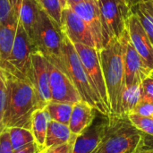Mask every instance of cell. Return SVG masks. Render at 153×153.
<instances>
[{
    "label": "cell",
    "instance_id": "1",
    "mask_svg": "<svg viewBox=\"0 0 153 153\" xmlns=\"http://www.w3.org/2000/svg\"><path fill=\"white\" fill-rule=\"evenodd\" d=\"M2 73L6 86L4 130L12 127L30 130L32 115L39 109L35 91L28 80L19 78L4 70Z\"/></svg>",
    "mask_w": 153,
    "mask_h": 153
},
{
    "label": "cell",
    "instance_id": "2",
    "mask_svg": "<svg viewBox=\"0 0 153 153\" xmlns=\"http://www.w3.org/2000/svg\"><path fill=\"white\" fill-rule=\"evenodd\" d=\"M100 57L107 87L110 116L122 117V95L126 87L123 48L120 39L114 38L100 50Z\"/></svg>",
    "mask_w": 153,
    "mask_h": 153
},
{
    "label": "cell",
    "instance_id": "3",
    "mask_svg": "<svg viewBox=\"0 0 153 153\" xmlns=\"http://www.w3.org/2000/svg\"><path fill=\"white\" fill-rule=\"evenodd\" d=\"M65 34L61 26L42 9L39 13L32 42L36 50L63 71V45Z\"/></svg>",
    "mask_w": 153,
    "mask_h": 153
},
{
    "label": "cell",
    "instance_id": "4",
    "mask_svg": "<svg viewBox=\"0 0 153 153\" xmlns=\"http://www.w3.org/2000/svg\"><path fill=\"white\" fill-rule=\"evenodd\" d=\"M63 72L73 82L82 100L96 108L99 113L109 117L108 111L105 108L90 83L83 65L74 44L65 35L63 45Z\"/></svg>",
    "mask_w": 153,
    "mask_h": 153
},
{
    "label": "cell",
    "instance_id": "5",
    "mask_svg": "<svg viewBox=\"0 0 153 153\" xmlns=\"http://www.w3.org/2000/svg\"><path fill=\"white\" fill-rule=\"evenodd\" d=\"M145 134L126 117H109V125L100 144L92 153H125L145 143Z\"/></svg>",
    "mask_w": 153,
    "mask_h": 153
},
{
    "label": "cell",
    "instance_id": "6",
    "mask_svg": "<svg viewBox=\"0 0 153 153\" xmlns=\"http://www.w3.org/2000/svg\"><path fill=\"white\" fill-rule=\"evenodd\" d=\"M106 38V45L114 38L120 39L126 30L132 7L125 0H98Z\"/></svg>",
    "mask_w": 153,
    "mask_h": 153
},
{
    "label": "cell",
    "instance_id": "7",
    "mask_svg": "<svg viewBox=\"0 0 153 153\" xmlns=\"http://www.w3.org/2000/svg\"><path fill=\"white\" fill-rule=\"evenodd\" d=\"M34 51L36 48L32 40L18 21L13 46L7 66L4 71L29 81L31 71V54Z\"/></svg>",
    "mask_w": 153,
    "mask_h": 153
},
{
    "label": "cell",
    "instance_id": "8",
    "mask_svg": "<svg viewBox=\"0 0 153 153\" xmlns=\"http://www.w3.org/2000/svg\"><path fill=\"white\" fill-rule=\"evenodd\" d=\"M74 46L81 58L94 92L110 116L109 101L100 63V50L82 44H74Z\"/></svg>",
    "mask_w": 153,
    "mask_h": 153
},
{
    "label": "cell",
    "instance_id": "9",
    "mask_svg": "<svg viewBox=\"0 0 153 153\" xmlns=\"http://www.w3.org/2000/svg\"><path fill=\"white\" fill-rule=\"evenodd\" d=\"M120 40L123 48L126 86L142 84L143 81L150 76L152 71L147 66L142 56L134 47L127 29L123 33Z\"/></svg>",
    "mask_w": 153,
    "mask_h": 153
},
{
    "label": "cell",
    "instance_id": "10",
    "mask_svg": "<svg viewBox=\"0 0 153 153\" xmlns=\"http://www.w3.org/2000/svg\"><path fill=\"white\" fill-rule=\"evenodd\" d=\"M48 61L39 51L31 54V71L29 82L31 83L38 100L39 109L51 101V93L49 86Z\"/></svg>",
    "mask_w": 153,
    "mask_h": 153
},
{
    "label": "cell",
    "instance_id": "11",
    "mask_svg": "<svg viewBox=\"0 0 153 153\" xmlns=\"http://www.w3.org/2000/svg\"><path fill=\"white\" fill-rule=\"evenodd\" d=\"M61 29L73 44H82L96 48L95 40L85 22L69 6L62 11Z\"/></svg>",
    "mask_w": 153,
    "mask_h": 153
},
{
    "label": "cell",
    "instance_id": "12",
    "mask_svg": "<svg viewBox=\"0 0 153 153\" xmlns=\"http://www.w3.org/2000/svg\"><path fill=\"white\" fill-rule=\"evenodd\" d=\"M49 86L51 101L75 104L82 100L76 87L70 78L59 68L48 62Z\"/></svg>",
    "mask_w": 153,
    "mask_h": 153
},
{
    "label": "cell",
    "instance_id": "13",
    "mask_svg": "<svg viewBox=\"0 0 153 153\" xmlns=\"http://www.w3.org/2000/svg\"><path fill=\"white\" fill-rule=\"evenodd\" d=\"M69 7H71L87 24L95 40L96 48L98 50L103 48L106 46V38L98 1L82 0Z\"/></svg>",
    "mask_w": 153,
    "mask_h": 153
},
{
    "label": "cell",
    "instance_id": "14",
    "mask_svg": "<svg viewBox=\"0 0 153 153\" xmlns=\"http://www.w3.org/2000/svg\"><path fill=\"white\" fill-rule=\"evenodd\" d=\"M109 125V117L100 113L93 123L76 136L73 153H92L100 144Z\"/></svg>",
    "mask_w": 153,
    "mask_h": 153
},
{
    "label": "cell",
    "instance_id": "15",
    "mask_svg": "<svg viewBox=\"0 0 153 153\" xmlns=\"http://www.w3.org/2000/svg\"><path fill=\"white\" fill-rule=\"evenodd\" d=\"M126 29L134 47L153 72V45L138 16L133 11L128 18Z\"/></svg>",
    "mask_w": 153,
    "mask_h": 153
},
{
    "label": "cell",
    "instance_id": "16",
    "mask_svg": "<svg viewBox=\"0 0 153 153\" xmlns=\"http://www.w3.org/2000/svg\"><path fill=\"white\" fill-rule=\"evenodd\" d=\"M12 8L18 21L32 40L40 6L37 0H10Z\"/></svg>",
    "mask_w": 153,
    "mask_h": 153
},
{
    "label": "cell",
    "instance_id": "17",
    "mask_svg": "<svg viewBox=\"0 0 153 153\" xmlns=\"http://www.w3.org/2000/svg\"><path fill=\"white\" fill-rule=\"evenodd\" d=\"M98 111L83 100L74 104L69 122V128L74 134H80L89 127L97 117Z\"/></svg>",
    "mask_w": 153,
    "mask_h": 153
},
{
    "label": "cell",
    "instance_id": "18",
    "mask_svg": "<svg viewBox=\"0 0 153 153\" xmlns=\"http://www.w3.org/2000/svg\"><path fill=\"white\" fill-rule=\"evenodd\" d=\"M18 19L0 23V69L4 70L13 46Z\"/></svg>",
    "mask_w": 153,
    "mask_h": 153
},
{
    "label": "cell",
    "instance_id": "19",
    "mask_svg": "<svg viewBox=\"0 0 153 153\" xmlns=\"http://www.w3.org/2000/svg\"><path fill=\"white\" fill-rule=\"evenodd\" d=\"M75 135L76 134H74L71 132L68 126L54 120H50L48 126L44 150L66 143Z\"/></svg>",
    "mask_w": 153,
    "mask_h": 153
},
{
    "label": "cell",
    "instance_id": "20",
    "mask_svg": "<svg viewBox=\"0 0 153 153\" xmlns=\"http://www.w3.org/2000/svg\"><path fill=\"white\" fill-rule=\"evenodd\" d=\"M50 117L48 112L43 109H37L31 118V133L35 138V142L44 150L45 140L48 131V123L50 121Z\"/></svg>",
    "mask_w": 153,
    "mask_h": 153
},
{
    "label": "cell",
    "instance_id": "21",
    "mask_svg": "<svg viewBox=\"0 0 153 153\" xmlns=\"http://www.w3.org/2000/svg\"><path fill=\"white\" fill-rule=\"evenodd\" d=\"M132 11L138 16L143 29L153 45V5L151 0H141Z\"/></svg>",
    "mask_w": 153,
    "mask_h": 153
},
{
    "label": "cell",
    "instance_id": "22",
    "mask_svg": "<svg viewBox=\"0 0 153 153\" xmlns=\"http://www.w3.org/2000/svg\"><path fill=\"white\" fill-rule=\"evenodd\" d=\"M143 96L142 84L126 86L122 95V117H126L127 115L134 112L136 105L139 103Z\"/></svg>",
    "mask_w": 153,
    "mask_h": 153
},
{
    "label": "cell",
    "instance_id": "23",
    "mask_svg": "<svg viewBox=\"0 0 153 153\" xmlns=\"http://www.w3.org/2000/svg\"><path fill=\"white\" fill-rule=\"evenodd\" d=\"M73 106L74 104L70 103L50 101L44 109L48 112L51 120L68 126L71 118Z\"/></svg>",
    "mask_w": 153,
    "mask_h": 153
},
{
    "label": "cell",
    "instance_id": "24",
    "mask_svg": "<svg viewBox=\"0 0 153 153\" xmlns=\"http://www.w3.org/2000/svg\"><path fill=\"white\" fill-rule=\"evenodd\" d=\"M10 140L13 152L19 151L35 143V138L30 130L22 127L9 128Z\"/></svg>",
    "mask_w": 153,
    "mask_h": 153
},
{
    "label": "cell",
    "instance_id": "25",
    "mask_svg": "<svg viewBox=\"0 0 153 153\" xmlns=\"http://www.w3.org/2000/svg\"><path fill=\"white\" fill-rule=\"evenodd\" d=\"M127 118L132 125L142 133L153 136V116L143 117L134 113L127 115Z\"/></svg>",
    "mask_w": 153,
    "mask_h": 153
},
{
    "label": "cell",
    "instance_id": "26",
    "mask_svg": "<svg viewBox=\"0 0 153 153\" xmlns=\"http://www.w3.org/2000/svg\"><path fill=\"white\" fill-rule=\"evenodd\" d=\"M37 1L40 8L60 25L62 11L64 9L60 0H37Z\"/></svg>",
    "mask_w": 153,
    "mask_h": 153
},
{
    "label": "cell",
    "instance_id": "27",
    "mask_svg": "<svg viewBox=\"0 0 153 153\" xmlns=\"http://www.w3.org/2000/svg\"><path fill=\"white\" fill-rule=\"evenodd\" d=\"M133 113L143 117L153 116V100L142 96L141 100L136 105Z\"/></svg>",
    "mask_w": 153,
    "mask_h": 153
},
{
    "label": "cell",
    "instance_id": "28",
    "mask_svg": "<svg viewBox=\"0 0 153 153\" xmlns=\"http://www.w3.org/2000/svg\"><path fill=\"white\" fill-rule=\"evenodd\" d=\"M16 18L10 0H0V23L8 22Z\"/></svg>",
    "mask_w": 153,
    "mask_h": 153
},
{
    "label": "cell",
    "instance_id": "29",
    "mask_svg": "<svg viewBox=\"0 0 153 153\" xmlns=\"http://www.w3.org/2000/svg\"><path fill=\"white\" fill-rule=\"evenodd\" d=\"M5 103H6V86H5L2 70L0 69V133L4 131L3 120H4V115L5 110Z\"/></svg>",
    "mask_w": 153,
    "mask_h": 153
},
{
    "label": "cell",
    "instance_id": "30",
    "mask_svg": "<svg viewBox=\"0 0 153 153\" xmlns=\"http://www.w3.org/2000/svg\"><path fill=\"white\" fill-rule=\"evenodd\" d=\"M76 136H74V138L69 141L66 143H64L62 145L59 146H56V147H51V148H48L45 149L43 151L44 153H73L74 151V143H75V139Z\"/></svg>",
    "mask_w": 153,
    "mask_h": 153
},
{
    "label": "cell",
    "instance_id": "31",
    "mask_svg": "<svg viewBox=\"0 0 153 153\" xmlns=\"http://www.w3.org/2000/svg\"><path fill=\"white\" fill-rule=\"evenodd\" d=\"M0 153H13L9 129H4L0 133Z\"/></svg>",
    "mask_w": 153,
    "mask_h": 153
},
{
    "label": "cell",
    "instance_id": "32",
    "mask_svg": "<svg viewBox=\"0 0 153 153\" xmlns=\"http://www.w3.org/2000/svg\"><path fill=\"white\" fill-rule=\"evenodd\" d=\"M142 90H143V96L153 100V77L150 75L143 81Z\"/></svg>",
    "mask_w": 153,
    "mask_h": 153
},
{
    "label": "cell",
    "instance_id": "33",
    "mask_svg": "<svg viewBox=\"0 0 153 153\" xmlns=\"http://www.w3.org/2000/svg\"><path fill=\"white\" fill-rule=\"evenodd\" d=\"M42 152H43V149L39 145H38V143L35 142V143L28 145L25 148H22L19 151L13 152V153H40Z\"/></svg>",
    "mask_w": 153,
    "mask_h": 153
},
{
    "label": "cell",
    "instance_id": "34",
    "mask_svg": "<svg viewBox=\"0 0 153 153\" xmlns=\"http://www.w3.org/2000/svg\"><path fill=\"white\" fill-rule=\"evenodd\" d=\"M125 1H126V3L131 6V7H132V8H133V6H134L136 4H138L141 0H125Z\"/></svg>",
    "mask_w": 153,
    "mask_h": 153
},
{
    "label": "cell",
    "instance_id": "35",
    "mask_svg": "<svg viewBox=\"0 0 153 153\" xmlns=\"http://www.w3.org/2000/svg\"><path fill=\"white\" fill-rule=\"evenodd\" d=\"M82 0H67V6H70L72 4H74L76 3H79Z\"/></svg>",
    "mask_w": 153,
    "mask_h": 153
},
{
    "label": "cell",
    "instance_id": "36",
    "mask_svg": "<svg viewBox=\"0 0 153 153\" xmlns=\"http://www.w3.org/2000/svg\"><path fill=\"white\" fill-rule=\"evenodd\" d=\"M138 153H153V148L151 149H143L142 151H140Z\"/></svg>",
    "mask_w": 153,
    "mask_h": 153
},
{
    "label": "cell",
    "instance_id": "37",
    "mask_svg": "<svg viewBox=\"0 0 153 153\" xmlns=\"http://www.w3.org/2000/svg\"><path fill=\"white\" fill-rule=\"evenodd\" d=\"M60 2H61L63 8H65L67 6V0H60Z\"/></svg>",
    "mask_w": 153,
    "mask_h": 153
},
{
    "label": "cell",
    "instance_id": "38",
    "mask_svg": "<svg viewBox=\"0 0 153 153\" xmlns=\"http://www.w3.org/2000/svg\"><path fill=\"white\" fill-rule=\"evenodd\" d=\"M151 76H152V77H153V72L152 73V74H151Z\"/></svg>",
    "mask_w": 153,
    "mask_h": 153
},
{
    "label": "cell",
    "instance_id": "39",
    "mask_svg": "<svg viewBox=\"0 0 153 153\" xmlns=\"http://www.w3.org/2000/svg\"><path fill=\"white\" fill-rule=\"evenodd\" d=\"M152 1V5H153V0H151Z\"/></svg>",
    "mask_w": 153,
    "mask_h": 153
},
{
    "label": "cell",
    "instance_id": "40",
    "mask_svg": "<svg viewBox=\"0 0 153 153\" xmlns=\"http://www.w3.org/2000/svg\"><path fill=\"white\" fill-rule=\"evenodd\" d=\"M40 153H44V152H40Z\"/></svg>",
    "mask_w": 153,
    "mask_h": 153
},
{
    "label": "cell",
    "instance_id": "41",
    "mask_svg": "<svg viewBox=\"0 0 153 153\" xmlns=\"http://www.w3.org/2000/svg\"><path fill=\"white\" fill-rule=\"evenodd\" d=\"M96 1H98V0H96Z\"/></svg>",
    "mask_w": 153,
    "mask_h": 153
}]
</instances>
